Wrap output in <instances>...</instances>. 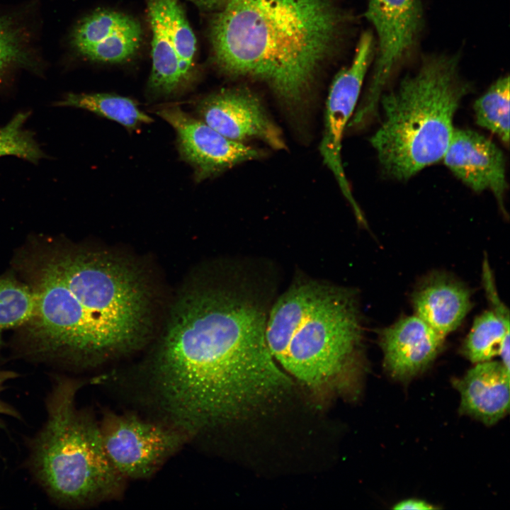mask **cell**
Returning a JSON list of instances; mask_svg holds the SVG:
<instances>
[{
    "mask_svg": "<svg viewBox=\"0 0 510 510\" xmlns=\"http://www.w3.org/2000/svg\"><path fill=\"white\" fill-rule=\"evenodd\" d=\"M268 279L234 270L175 305L147 381L163 421L190 438L261 411L292 387L266 343Z\"/></svg>",
    "mask_w": 510,
    "mask_h": 510,
    "instance_id": "cell-1",
    "label": "cell"
},
{
    "mask_svg": "<svg viewBox=\"0 0 510 510\" xmlns=\"http://www.w3.org/2000/svg\"><path fill=\"white\" fill-rule=\"evenodd\" d=\"M219 10L210 30L219 68L266 83L300 118L340 37L341 13L330 0H227Z\"/></svg>",
    "mask_w": 510,
    "mask_h": 510,
    "instance_id": "cell-2",
    "label": "cell"
},
{
    "mask_svg": "<svg viewBox=\"0 0 510 510\" xmlns=\"http://www.w3.org/2000/svg\"><path fill=\"white\" fill-rule=\"evenodd\" d=\"M362 329L351 289L303 278L272 304L266 339L277 363L320 392L354 386L362 366Z\"/></svg>",
    "mask_w": 510,
    "mask_h": 510,
    "instance_id": "cell-3",
    "label": "cell"
},
{
    "mask_svg": "<svg viewBox=\"0 0 510 510\" xmlns=\"http://www.w3.org/2000/svg\"><path fill=\"white\" fill-rule=\"evenodd\" d=\"M84 381L55 375L45 400L47 418L29 443L28 468L58 505L90 506L118 499L126 480L104 450L98 422L76 405Z\"/></svg>",
    "mask_w": 510,
    "mask_h": 510,
    "instance_id": "cell-4",
    "label": "cell"
},
{
    "mask_svg": "<svg viewBox=\"0 0 510 510\" xmlns=\"http://www.w3.org/2000/svg\"><path fill=\"white\" fill-rule=\"evenodd\" d=\"M470 85L459 74L458 55L426 58L394 90L382 94L381 125L370 138L386 176L407 180L443 159L453 118Z\"/></svg>",
    "mask_w": 510,
    "mask_h": 510,
    "instance_id": "cell-5",
    "label": "cell"
},
{
    "mask_svg": "<svg viewBox=\"0 0 510 510\" xmlns=\"http://www.w3.org/2000/svg\"><path fill=\"white\" fill-rule=\"evenodd\" d=\"M65 285L90 366L141 343L149 318V293L141 273L113 255L50 247Z\"/></svg>",
    "mask_w": 510,
    "mask_h": 510,
    "instance_id": "cell-6",
    "label": "cell"
},
{
    "mask_svg": "<svg viewBox=\"0 0 510 510\" xmlns=\"http://www.w3.org/2000/svg\"><path fill=\"white\" fill-rule=\"evenodd\" d=\"M98 424L106 453L126 480L150 478L191 439L163 420L131 413L106 410Z\"/></svg>",
    "mask_w": 510,
    "mask_h": 510,
    "instance_id": "cell-7",
    "label": "cell"
},
{
    "mask_svg": "<svg viewBox=\"0 0 510 510\" xmlns=\"http://www.w3.org/2000/svg\"><path fill=\"white\" fill-rule=\"evenodd\" d=\"M366 17L378 38L374 71L351 123L362 127L375 114L382 89L396 66L413 46L422 23L420 0H369Z\"/></svg>",
    "mask_w": 510,
    "mask_h": 510,
    "instance_id": "cell-8",
    "label": "cell"
},
{
    "mask_svg": "<svg viewBox=\"0 0 510 510\" xmlns=\"http://www.w3.org/2000/svg\"><path fill=\"white\" fill-rule=\"evenodd\" d=\"M374 50L375 41L372 33L369 31L363 33L358 42L352 62L334 77L326 101L323 133L319 144L324 164L334 176L359 222H363L365 218L354 199L344 172L341 143L346 127L356 108Z\"/></svg>",
    "mask_w": 510,
    "mask_h": 510,
    "instance_id": "cell-9",
    "label": "cell"
},
{
    "mask_svg": "<svg viewBox=\"0 0 510 510\" xmlns=\"http://www.w3.org/2000/svg\"><path fill=\"white\" fill-rule=\"evenodd\" d=\"M157 114L174 129L179 154L192 166L198 182L264 155L259 149L223 136L177 106L160 108Z\"/></svg>",
    "mask_w": 510,
    "mask_h": 510,
    "instance_id": "cell-10",
    "label": "cell"
},
{
    "mask_svg": "<svg viewBox=\"0 0 510 510\" xmlns=\"http://www.w3.org/2000/svg\"><path fill=\"white\" fill-rule=\"evenodd\" d=\"M198 118L223 136L239 142L260 140L275 150L287 148L280 128L260 98L245 88L222 89L198 101Z\"/></svg>",
    "mask_w": 510,
    "mask_h": 510,
    "instance_id": "cell-11",
    "label": "cell"
},
{
    "mask_svg": "<svg viewBox=\"0 0 510 510\" xmlns=\"http://www.w3.org/2000/svg\"><path fill=\"white\" fill-rule=\"evenodd\" d=\"M450 171L475 192H492L505 214V159L489 138L471 130L454 128L443 157Z\"/></svg>",
    "mask_w": 510,
    "mask_h": 510,
    "instance_id": "cell-12",
    "label": "cell"
},
{
    "mask_svg": "<svg viewBox=\"0 0 510 510\" xmlns=\"http://www.w3.org/2000/svg\"><path fill=\"white\" fill-rule=\"evenodd\" d=\"M142 40L140 23L114 11L98 10L81 19L72 29L70 47L91 61L120 62L132 57Z\"/></svg>",
    "mask_w": 510,
    "mask_h": 510,
    "instance_id": "cell-13",
    "label": "cell"
},
{
    "mask_svg": "<svg viewBox=\"0 0 510 510\" xmlns=\"http://www.w3.org/2000/svg\"><path fill=\"white\" fill-rule=\"evenodd\" d=\"M444 339L416 314L400 318L379 334L385 371L395 380H411L434 361Z\"/></svg>",
    "mask_w": 510,
    "mask_h": 510,
    "instance_id": "cell-14",
    "label": "cell"
},
{
    "mask_svg": "<svg viewBox=\"0 0 510 510\" xmlns=\"http://www.w3.org/2000/svg\"><path fill=\"white\" fill-rule=\"evenodd\" d=\"M509 373L502 362L488 361L453 379V386L460 395V413L487 426L504 418L509 410Z\"/></svg>",
    "mask_w": 510,
    "mask_h": 510,
    "instance_id": "cell-15",
    "label": "cell"
},
{
    "mask_svg": "<svg viewBox=\"0 0 510 510\" xmlns=\"http://www.w3.org/2000/svg\"><path fill=\"white\" fill-rule=\"evenodd\" d=\"M412 303L414 314L443 337L460 326L472 307L468 288L443 272L421 280L414 291Z\"/></svg>",
    "mask_w": 510,
    "mask_h": 510,
    "instance_id": "cell-16",
    "label": "cell"
},
{
    "mask_svg": "<svg viewBox=\"0 0 510 510\" xmlns=\"http://www.w3.org/2000/svg\"><path fill=\"white\" fill-rule=\"evenodd\" d=\"M18 12L0 13V91L18 72L42 76L45 64L36 47V33L28 17Z\"/></svg>",
    "mask_w": 510,
    "mask_h": 510,
    "instance_id": "cell-17",
    "label": "cell"
},
{
    "mask_svg": "<svg viewBox=\"0 0 510 510\" xmlns=\"http://www.w3.org/2000/svg\"><path fill=\"white\" fill-rule=\"evenodd\" d=\"M151 26L152 67L148 91L153 98H167L185 89L178 58L165 23L159 0H145Z\"/></svg>",
    "mask_w": 510,
    "mask_h": 510,
    "instance_id": "cell-18",
    "label": "cell"
},
{
    "mask_svg": "<svg viewBox=\"0 0 510 510\" xmlns=\"http://www.w3.org/2000/svg\"><path fill=\"white\" fill-rule=\"evenodd\" d=\"M54 105L89 110L113 120L129 130H135L144 124L153 122L152 118L141 110L135 101L113 94L67 93Z\"/></svg>",
    "mask_w": 510,
    "mask_h": 510,
    "instance_id": "cell-19",
    "label": "cell"
},
{
    "mask_svg": "<svg viewBox=\"0 0 510 510\" xmlns=\"http://www.w3.org/2000/svg\"><path fill=\"white\" fill-rule=\"evenodd\" d=\"M509 342V314L494 310L477 317L462 346L463 356L474 363L491 361Z\"/></svg>",
    "mask_w": 510,
    "mask_h": 510,
    "instance_id": "cell-20",
    "label": "cell"
},
{
    "mask_svg": "<svg viewBox=\"0 0 510 510\" xmlns=\"http://www.w3.org/2000/svg\"><path fill=\"white\" fill-rule=\"evenodd\" d=\"M35 293L11 274L0 277V351L6 329L26 326L35 311Z\"/></svg>",
    "mask_w": 510,
    "mask_h": 510,
    "instance_id": "cell-21",
    "label": "cell"
},
{
    "mask_svg": "<svg viewBox=\"0 0 510 510\" xmlns=\"http://www.w3.org/2000/svg\"><path fill=\"white\" fill-rule=\"evenodd\" d=\"M509 77H500L474 104L476 123L509 142Z\"/></svg>",
    "mask_w": 510,
    "mask_h": 510,
    "instance_id": "cell-22",
    "label": "cell"
},
{
    "mask_svg": "<svg viewBox=\"0 0 510 510\" xmlns=\"http://www.w3.org/2000/svg\"><path fill=\"white\" fill-rule=\"evenodd\" d=\"M182 75L189 85L194 74L196 39L178 0H159Z\"/></svg>",
    "mask_w": 510,
    "mask_h": 510,
    "instance_id": "cell-23",
    "label": "cell"
},
{
    "mask_svg": "<svg viewBox=\"0 0 510 510\" xmlns=\"http://www.w3.org/2000/svg\"><path fill=\"white\" fill-rule=\"evenodd\" d=\"M30 115L29 111L19 112L0 127V157L15 156L35 164L46 157L33 132L24 126Z\"/></svg>",
    "mask_w": 510,
    "mask_h": 510,
    "instance_id": "cell-24",
    "label": "cell"
},
{
    "mask_svg": "<svg viewBox=\"0 0 510 510\" xmlns=\"http://www.w3.org/2000/svg\"><path fill=\"white\" fill-rule=\"evenodd\" d=\"M18 377V373L11 370H6L0 369V396L1 393L5 389L7 382ZM8 416L16 419H21L20 413L11 404L5 402L0 397V427L4 426L2 417Z\"/></svg>",
    "mask_w": 510,
    "mask_h": 510,
    "instance_id": "cell-25",
    "label": "cell"
},
{
    "mask_svg": "<svg viewBox=\"0 0 510 510\" xmlns=\"http://www.w3.org/2000/svg\"><path fill=\"white\" fill-rule=\"evenodd\" d=\"M395 509L397 510H405V509H418V510H425V509H436L435 506H432L431 504L421 500V499H405L403 501H401L398 503H397L395 506L393 507Z\"/></svg>",
    "mask_w": 510,
    "mask_h": 510,
    "instance_id": "cell-26",
    "label": "cell"
},
{
    "mask_svg": "<svg viewBox=\"0 0 510 510\" xmlns=\"http://www.w3.org/2000/svg\"><path fill=\"white\" fill-rule=\"evenodd\" d=\"M197 7L205 11L219 10L227 0H188Z\"/></svg>",
    "mask_w": 510,
    "mask_h": 510,
    "instance_id": "cell-27",
    "label": "cell"
}]
</instances>
